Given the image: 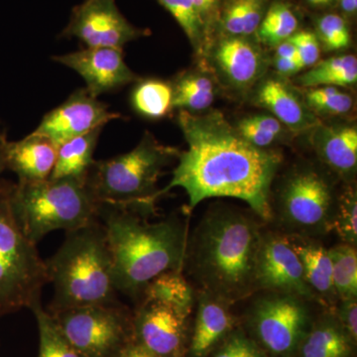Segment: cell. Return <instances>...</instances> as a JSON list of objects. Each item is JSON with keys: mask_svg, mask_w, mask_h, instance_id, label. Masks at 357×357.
<instances>
[{"mask_svg": "<svg viewBox=\"0 0 357 357\" xmlns=\"http://www.w3.org/2000/svg\"><path fill=\"white\" fill-rule=\"evenodd\" d=\"M275 68L282 76H292L302 70L297 61L281 57L275 59Z\"/></svg>", "mask_w": 357, "mask_h": 357, "instance_id": "obj_41", "label": "cell"}, {"mask_svg": "<svg viewBox=\"0 0 357 357\" xmlns=\"http://www.w3.org/2000/svg\"><path fill=\"white\" fill-rule=\"evenodd\" d=\"M149 34V30L131 24L115 0H84L73 9L69 24L61 36L77 38L86 48L122 49Z\"/></svg>", "mask_w": 357, "mask_h": 357, "instance_id": "obj_12", "label": "cell"}, {"mask_svg": "<svg viewBox=\"0 0 357 357\" xmlns=\"http://www.w3.org/2000/svg\"><path fill=\"white\" fill-rule=\"evenodd\" d=\"M13 184L0 181V317L31 309L48 283L46 265L11 208Z\"/></svg>", "mask_w": 357, "mask_h": 357, "instance_id": "obj_7", "label": "cell"}, {"mask_svg": "<svg viewBox=\"0 0 357 357\" xmlns=\"http://www.w3.org/2000/svg\"><path fill=\"white\" fill-rule=\"evenodd\" d=\"M203 20L208 37L217 29L223 0H192Z\"/></svg>", "mask_w": 357, "mask_h": 357, "instance_id": "obj_40", "label": "cell"}, {"mask_svg": "<svg viewBox=\"0 0 357 357\" xmlns=\"http://www.w3.org/2000/svg\"><path fill=\"white\" fill-rule=\"evenodd\" d=\"M39 332L38 357H84L76 351L60 332L51 314L41 302L31 307Z\"/></svg>", "mask_w": 357, "mask_h": 357, "instance_id": "obj_31", "label": "cell"}, {"mask_svg": "<svg viewBox=\"0 0 357 357\" xmlns=\"http://www.w3.org/2000/svg\"><path fill=\"white\" fill-rule=\"evenodd\" d=\"M49 314L84 357H115L133 342L132 312L119 302Z\"/></svg>", "mask_w": 357, "mask_h": 357, "instance_id": "obj_9", "label": "cell"}, {"mask_svg": "<svg viewBox=\"0 0 357 357\" xmlns=\"http://www.w3.org/2000/svg\"><path fill=\"white\" fill-rule=\"evenodd\" d=\"M175 18L197 52L208 41V32L192 0H157Z\"/></svg>", "mask_w": 357, "mask_h": 357, "instance_id": "obj_32", "label": "cell"}, {"mask_svg": "<svg viewBox=\"0 0 357 357\" xmlns=\"http://www.w3.org/2000/svg\"><path fill=\"white\" fill-rule=\"evenodd\" d=\"M178 124L188 149L178 154L172 180L159 190V199L182 188L189 211L206 199H241L263 222H271L270 199L281 153L253 146L218 112L199 115L181 110Z\"/></svg>", "mask_w": 357, "mask_h": 357, "instance_id": "obj_1", "label": "cell"}, {"mask_svg": "<svg viewBox=\"0 0 357 357\" xmlns=\"http://www.w3.org/2000/svg\"><path fill=\"white\" fill-rule=\"evenodd\" d=\"M302 86H349L357 82V59L354 55L335 56L317 63L298 79Z\"/></svg>", "mask_w": 357, "mask_h": 357, "instance_id": "obj_26", "label": "cell"}, {"mask_svg": "<svg viewBox=\"0 0 357 357\" xmlns=\"http://www.w3.org/2000/svg\"><path fill=\"white\" fill-rule=\"evenodd\" d=\"M213 58L227 82L237 89L249 88L264 73L262 51L248 37L223 36L215 45Z\"/></svg>", "mask_w": 357, "mask_h": 357, "instance_id": "obj_18", "label": "cell"}, {"mask_svg": "<svg viewBox=\"0 0 357 357\" xmlns=\"http://www.w3.org/2000/svg\"><path fill=\"white\" fill-rule=\"evenodd\" d=\"M176 148L161 144L146 132L137 146L114 158L93 162L86 185L98 204L147 217L159 199L157 188L163 169L178 158Z\"/></svg>", "mask_w": 357, "mask_h": 357, "instance_id": "obj_5", "label": "cell"}, {"mask_svg": "<svg viewBox=\"0 0 357 357\" xmlns=\"http://www.w3.org/2000/svg\"><path fill=\"white\" fill-rule=\"evenodd\" d=\"M100 206L98 218L107 234L117 292L137 303L159 275L183 271L187 222L178 217L150 222L139 213Z\"/></svg>", "mask_w": 357, "mask_h": 357, "instance_id": "obj_3", "label": "cell"}, {"mask_svg": "<svg viewBox=\"0 0 357 357\" xmlns=\"http://www.w3.org/2000/svg\"><path fill=\"white\" fill-rule=\"evenodd\" d=\"M288 236L317 302L333 311L338 299L333 288L332 258L328 248L314 237Z\"/></svg>", "mask_w": 357, "mask_h": 357, "instance_id": "obj_20", "label": "cell"}, {"mask_svg": "<svg viewBox=\"0 0 357 357\" xmlns=\"http://www.w3.org/2000/svg\"><path fill=\"white\" fill-rule=\"evenodd\" d=\"M289 40L295 46L297 61L302 69L312 67L318 63L321 56V44L314 32L299 30Z\"/></svg>", "mask_w": 357, "mask_h": 357, "instance_id": "obj_37", "label": "cell"}, {"mask_svg": "<svg viewBox=\"0 0 357 357\" xmlns=\"http://www.w3.org/2000/svg\"><path fill=\"white\" fill-rule=\"evenodd\" d=\"M276 57L293 59V60L297 61V52L290 40L282 42L281 44L276 46Z\"/></svg>", "mask_w": 357, "mask_h": 357, "instance_id": "obj_43", "label": "cell"}, {"mask_svg": "<svg viewBox=\"0 0 357 357\" xmlns=\"http://www.w3.org/2000/svg\"><path fill=\"white\" fill-rule=\"evenodd\" d=\"M173 96V86L168 82L153 77L142 79L131 91V107L146 119H163L174 107Z\"/></svg>", "mask_w": 357, "mask_h": 357, "instance_id": "obj_27", "label": "cell"}, {"mask_svg": "<svg viewBox=\"0 0 357 357\" xmlns=\"http://www.w3.org/2000/svg\"><path fill=\"white\" fill-rule=\"evenodd\" d=\"M52 60L74 70L86 82L89 95L98 98L137 81L126 65L122 49L84 48L54 56Z\"/></svg>", "mask_w": 357, "mask_h": 357, "instance_id": "obj_15", "label": "cell"}, {"mask_svg": "<svg viewBox=\"0 0 357 357\" xmlns=\"http://www.w3.org/2000/svg\"><path fill=\"white\" fill-rule=\"evenodd\" d=\"M333 314L347 335L357 342V298L338 301Z\"/></svg>", "mask_w": 357, "mask_h": 357, "instance_id": "obj_39", "label": "cell"}, {"mask_svg": "<svg viewBox=\"0 0 357 357\" xmlns=\"http://www.w3.org/2000/svg\"><path fill=\"white\" fill-rule=\"evenodd\" d=\"M333 265V283L338 301L357 298L356 246L340 243L328 248Z\"/></svg>", "mask_w": 357, "mask_h": 357, "instance_id": "obj_30", "label": "cell"}, {"mask_svg": "<svg viewBox=\"0 0 357 357\" xmlns=\"http://www.w3.org/2000/svg\"><path fill=\"white\" fill-rule=\"evenodd\" d=\"M300 21L293 7L284 0L270 2L255 34L263 44L276 47L299 31Z\"/></svg>", "mask_w": 357, "mask_h": 357, "instance_id": "obj_28", "label": "cell"}, {"mask_svg": "<svg viewBox=\"0 0 357 357\" xmlns=\"http://www.w3.org/2000/svg\"><path fill=\"white\" fill-rule=\"evenodd\" d=\"M45 265L48 283L54 286L49 312L119 302L112 255L100 218L66 232L64 243Z\"/></svg>", "mask_w": 357, "mask_h": 357, "instance_id": "obj_4", "label": "cell"}, {"mask_svg": "<svg viewBox=\"0 0 357 357\" xmlns=\"http://www.w3.org/2000/svg\"><path fill=\"white\" fill-rule=\"evenodd\" d=\"M332 231L337 234L342 243L356 246L357 196L352 185H347L337 197L331 227Z\"/></svg>", "mask_w": 357, "mask_h": 357, "instance_id": "obj_33", "label": "cell"}, {"mask_svg": "<svg viewBox=\"0 0 357 357\" xmlns=\"http://www.w3.org/2000/svg\"><path fill=\"white\" fill-rule=\"evenodd\" d=\"M262 293L249 307L246 333L269 357H297L314 321L307 301L288 294Z\"/></svg>", "mask_w": 357, "mask_h": 357, "instance_id": "obj_10", "label": "cell"}, {"mask_svg": "<svg viewBox=\"0 0 357 357\" xmlns=\"http://www.w3.org/2000/svg\"><path fill=\"white\" fill-rule=\"evenodd\" d=\"M14 217L25 236L36 244L55 230L79 229L98 218L100 204L86 181L47 178L13 184Z\"/></svg>", "mask_w": 357, "mask_h": 357, "instance_id": "obj_6", "label": "cell"}, {"mask_svg": "<svg viewBox=\"0 0 357 357\" xmlns=\"http://www.w3.org/2000/svg\"><path fill=\"white\" fill-rule=\"evenodd\" d=\"M0 154L6 169L17 176L18 182H40L50 178L57 158V147L34 133L20 141L8 140L6 134H0Z\"/></svg>", "mask_w": 357, "mask_h": 357, "instance_id": "obj_17", "label": "cell"}, {"mask_svg": "<svg viewBox=\"0 0 357 357\" xmlns=\"http://www.w3.org/2000/svg\"><path fill=\"white\" fill-rule=\"evenodd\" d=\"M311 136L319 161L342 180L352 181L357 169V129L349 124H318Z\"/></svg>", "mask_w": 357, "mask_h": 357, "instance_id": "obj_19", "label": "cell"}, {"mask_svg": "<svg viewBox=\"0 0 357 357\" xmlns=\"http://www.w3.org/2000/svg\"><path fill=\"white\" fill-rule=\"evenodd\" d=\"M189 319L170 305L141 299L132 312L133 342L154 357H184Z\"/></svg>", "mask_w": 357, "mask_h": 357, "instance_id": "obj_13", "label": "cell"}, {"mask_svg": "<svg viewBox=\"0 0 357 357\" xmlns=\"http://www.w3.org/2000/svg\"><path fill=\"white\" fill-rule=\"evenodd\" d=\"M317 37L326 50H344L351 44L349 24L344 16L328 13L317 20Z\"/></svg>", "mask_w": 357, "mask_h": 357, "instance_id": "obj_35", "label": "cell"}, {"mask_svg": "<svg viewBox=\"0 0 357 357\" xmlns=\"http://www.w3.org/2000/svg\"><path fill=\"white\" fill-rule=\"evenodd\" d=\"M115 357H154L149 352L145 351L140 345L132 342L126 345L123 349Z\"/></svg>", "mask_w": 357, "mask_h": 357, "instance_id": "obj_42", "label": "cell"}, {"mask_svg": "<svg viewBox=\"0 0 357 357\" xmlns=\"http://www.w3.org/2000/svg\"><path fill=\"white\" fill-rule=\"evenodd\" d=\"M356 345L330 311L312 321L297 357H351Z\"/></svg>", "mask_w": 357, "mask_h": 357, "instance_id": "obj_22", "label": "cell"}, {"mask_svg": "<svg viewBox=\"0 0 357 357\" xmlns=\"http://www.w3.org/2000/svg\"><path fill=\"white\" fill-rule=\"evenodd\" d=\"M255 286V293L288 294L317 302L288 234L280 230H263L256 258Z\"/></svg>", "mask_w": 357, "mask_h": 357, "instance_id": "obj_11", "label": "cell"}, {"mask_svg": "<svg viewBox=\"0 0 357 357\" xmlns=\"http://www.w3.org/2000/svg\"><path fill=\"white\" fill-rule=\"evenodd\" d=\"M208 357H269L243 328H236Z\"/></svg>", "mask_w": 357, "mask_h": 357, "instance_id": "obj_36", "label": "cell"}, {"mask_svg": "<svg viewBox=\"0 0 357 357\" xmlns=\"http://www.w3.org/2000/svg\"><path fill=\"white\" fill-rule=\"evenodd\" d=\"M103 128H98L66 141L57 148V158L50 178L86 181L93 166V154Z\"/></svg>", "mask_w": 357, "mask_h": 357, "instance_id": "obj_23", "label": "cell"}, {"mask_svg": "<svg viewBox=\"0 0 357 357\" xmlns=\"http://www.w3.org/2000/svg\"><path fill=\"white\" fill-rule=\"evenodd\" d=\"M256 100L269 110L283 126L302 131L318 126V119L306 105L301 102L292 89L280 79H267L260 86Z\"/></svg>", "mask_w": 357, "mask_h": 357, "instance_id": "obj_21", "label": "cell"}, {"mask_svg": "<svg viewBox=\"0 0 357 357\" xmlns=\"http://www.w3.org/2000/svg\"><path fill=\"white\" fill-rule=\"evenodd\" d=\"M173 105L185 112L208 109L215 100V86L208 77L187 74L173 84Z\"/></svg>", "mask_w": 357, "mask_h": 357, "instance_id": "obj_29", "label": "cell"}, {"mask_svg": "<svg viewBox=\"0 0 357 357\" xmlns=\"http://www.w3.org/2000/svg\"><path fill=\"white\" fill-rule=\"evenodd\" d=\"M307 6L314 7V8H325L332 6L330 0H305Z\"/></svg>", "mask_w": 357, "mask_h": 357, "instance_id": "obj_45", "label": "cell"}, {"mask_svg": "<svg viewBox=\"0 0 357 357\" xmlns=\"http://www.w3.org/2000/svg\"><path fill=\"white\" fill-rule=\"evenodd\" d=\"M196 296V289L183 271H168L148 284L141 299L158 301L191 316Z\"/></svg>", "mask_w": 357, "mask_h": 357, "instance_id": "obj_25", "label": "cell"}, {"mask_svg": "<svg viewBox=\"0 0 357 357\" xmlns=\"http://www.w3.org/2000/svg\"><path fill=\"white\" fill-rule=\"evenodd\" d=\"M333 181L321 169L297 165L282 178L271 201V220L291 236L314 237L331 232L337 203Z\"/></svg>", "mask_w": 357, "mask_h": 357, "instance_id": "obj_8", "label": "cell"}, {"mask_svg": "<svg viewBox=\"0 0 357 357\" xmlns=\"http://www.w3.org/2000/svg\"><path fill=\"white\" fill-rule=\"evenodd\" d=\"M234 128L244 140L260 149H269L270 146L280 139L279 136L258 128L248 116L241 119Z\"/></svg>", "mask_w": 357, "mask_h": 357, "instance_id": "obj_38", "label": "cell"}, {"mask_svg": "<svg viewBox=\"0 0 357 357\" xmlns=\"http://www.w3.org/2000/svg\"><path fill=\"white\" fill-rule=\"evenodd\" d=\"M271 0H223L218 28L223 36L255 34Z\"/></svg>", "mask_w": 357, "mask_h": 357, "instance_id": "obj_24", "label": "cell"}, {"mask_svg": "<svg viewBox=\"0 0 357 357\" xmlns=\"http://www.w3.org/2000/svg\"><path fill=\"white\" fill-rule=\"evenodd\" d=\"M119 119L121 114L109 112V107L89 95L86 88L79 89L45 115L32 133L50 140L58 148L66 141L105 128L109 121Z\"/></svg>", "mask_w": 357, "mask_h": 357, "instance_id": "obj_14", "label": "cell"}, {"mask_svg": "<svg viewBox=\"0 0 357 357\" xmlns=\"http://www.w3.org/2000/svg\"><path fill=\"white\" fill-rule=\"evenodd\" d=\"M6 170V161H4L3 156L0 154V174L3 172V171Z\"/></svg>", "mask_w": 357, "mask_h": 357, "instance_id": "obj_46", "label": "cell"}, {"mask_svg": "<svg viewBox=\"0 0 357 357\" xmlns=\"http://www.w3.org/2000/svg\"><path fill=\"white\" fill-rule=\"evenodd\" d=\"M258 218L222 204L204 213L188 234L183 266L196 291L232 305L255 294L256 258L263 232Z\"/></svg>", "mask_w": 357, "mask_h": 357, "instance_id": "obj_2", "label": "cell"}, {"mask_svg": "<svg viewBox=\"0 0 357 357\" xmlns=\"http://www.w3.org/2000/svg\"><path fill=\"white\" fill-rule=\"evenodd\" d=\"M197 312L189 337V357H208L213 349L236 328L232 304L204 291H196Z\"/></svg>", "mask_w": 357, "mask_h": 357, "instance_id": "obj_16", "label": "cell"}, {"mask_svg": "<svg viewBox=\"0 0 357 357\" xmlns=\"http://www.w3.org/2000/svg\"><path fill=\"white\" fill-rule=\"evenodd\" d=\"M340 10L347 17H354L357 13V0H337Z\"/></svg>", "mask_w": 357, "mask_h": 357, "instance_id": "obj_44", "label": "cell"}, {"mask_svg": "<svg viewBox=\"0 0 357 357\" xmlns=\"http://www.w3.org/2000/svg\"><path fill=\"white\" fill-rule=\"evenodd\" d=\"M306 105L311 112L323 115H342L351 112L354 98L337 86H317L306 93Z\"/></svg>", "mask_w": 357, "mask_h": 357, "instance_id": "obj_34", "label": "cell"}]
</instances>
